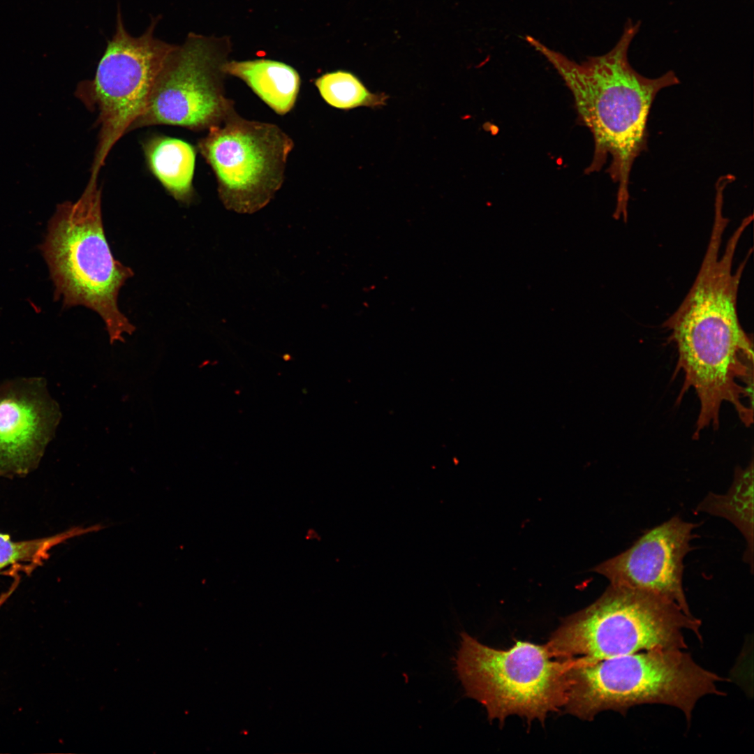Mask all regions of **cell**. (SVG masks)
Masks as SVG:
<instances>
[{
	"label": "cell",
	"mask_w": 754,
	"mask_h": 754,
	"mask_svg": "<svg viewBox=\"0 0 754 754\" xmlns=\"http://www.w3.org/2000/svg\"><path fill=\"white\" fill-rule=\"evenodd\" d=\"M144 152L151 172L166 191L176 200L189 204L193 198V147L182 140L158 135L145 142Z\"/></svg>",
	"instance_id": "13"
},
{
	"label": "cell",
	"mask_w": 754,
	"mask_h": 754,
	"mask_svg": "<svg viewBox=\"0 0 754 754\" xmlns=\"http://www.w3.org/2000/svg\"><path fill=\"white\" fill-rule=\"evenodd\" d=\"M456 670L466 694L503 723L518 715L544 722L564 707L570 660L552 657L545 645L518 641L508 650L491 648L461 633Z\"/></svg>",
	"instance_id": "6"
},
{
	"label": "cell",
	"mask_w": 754,
	"mask_h": 754,
	"mask_svg": "<svg viewBox=\"0 0 754 754\" xmlns=\"http://www.w3.org/2000/svg\"><path fill=\"white\" fill-rule=\"evenodd\" d=\"M640 22L628 19L615 46L600 56L575 62L531 36L526 40L555 68L572 93L579 117L593 134L595 150L589 171L611 156L608 172L618 184L614 217L627 221L633 165L646 150L647 121L658 93L679 83L673 71L656 78L640 75L630 64L628 48Z\"/></svg>",
	"instance_id": "2"
},
{
	"label": "cell",
	"mask_w": 754,
	"mask_h": 754,
	"mask_svg": "<svg viewBox=\"0 0 754 754\" xmlns=\"http://www.w3.org/2000/svg\"><path fill=\"white\" fill-rule=\"evenodd\" d=\"M701 621L655 593L612 584L566 617L545 644L561 660L592 662L655 649H684L683 632L702 640Z\"/></svg>",
	"instance_id": "5"
},
{
	"label": "cell",
	"mask_w": 754,
	"mask_h": 754,
	"mask_svg": "<svg viewBox=\"0 0 754 754\" xmlns=\"http://www.w3.org/2000/svg\"><path fill=\"white\" fill-rule=\"evenodd\" d=\"M101 528L100 525L75 526L53 535L23 540H14L8 534L0 532V575L18 570L29 573L48 559L54 547Z\"/></svg>",
	"instance_id": "15"
},
{
	"label": "cell",
	"mask_w": 754,
	"mask_h": 754,
	"mask_svg": "<svg viewBox=\"0 0 754 754\" xmlns=\"http://www.w3.org/2000/svg\"><path fill=\"white\" fill-rule=\"evenodd\" d=\"M230 50L228 37L189 34L168 59L131 129L167 124L198 131L220 124L235 111L223 87Z\"/></svg>",
	"instance_id": "9"
},
{
	"label": "cell",
	"mask_w": 754,
	"mask_h": 754,
	"mask_svg": "<svg viewBox=\"0 0 754 754\" xmlns=\"http://www.w3.org/2000/svg\"><path fill=\"white\" fill-rule=\"evenodd\" d=\"M697 510L730 521L746 542L744 560L753 569V464L738 467L730 489L725 494L709 492Z\"/></svg>",
	"instance_id": "14"
},
{
	"label": "cell",
	"mask_w": 754,
	"mask_h": 754,
	"mask_svg": "<svg viewBox=\"0 0 754 754\" xmlns=\"http://www.w3.org/2000/svg\"><path fill=\"white\" fill-rule=\"evenodd\" d=\"M565 708L591 720L601 711L626 714L635 706L661 704L680 709L687 721L697 701L722 695L724 680L704 669L681 649H655L592 662L571 660Z\"/></svg>",
	"instance_id": "3"
},
{
	"label": "cell",
	"mask_w": 754,
	"mask_h": 754,
	"mask_svg": "<svg viewBox=\"0 0 754 754\" xmlns=\"http://www.w3.org/2000/svg\"><path fill=\"white\" fill-rule=\"evenodd\" d=\"M315 84L323 98L339 109L379 108L388 98L385 94L371 92L356 75L345 71L325 73L316 80Z\"/></svg>",
	"instance_id": "16"
},
{
	"label": "cell",
	"mask_w": 754,
	"mask_h": 754,
	"mask_svg": "<svg viewBox=\"0 0 754 754\" xmlns=\"http://www.w3.org/2000/svg\"><path fill=\"white\" fill-rule=\"evenodd\" d=\"M41 249L55 297H62L64 306L82 305L96 312L110 344L133 334L135 327L119 310L118 296L134 273L114 258L106 239L97 179H89L75 202L57 207Z\"/></svg>",
	"instance_id": "4"
},
{
	"label": "cell",
	"mask_w": 754,
	"mask_h": 754,
	"mask_svg": "<svg viewBox=\"0 0 754 754\" xmlns=\"http://www.w3.org/2000/svg\"><path fill=\"white\" fill-rule=\"evenodd\" d=\"M45 378L0 384V476L24 477L36 469L61 420Z\"/></svg>",
	"instance_id": "11"
},
{
	"label": "cell",
	"mask_w": 754,
	"mask_h": 754,
	"mask_svg": "<svg viewBox=\"0 0 754 754\" xmlns=\"http://www.w3.org/2000/svg\"><path fill=\"white\" fill-rule=\"evenodd\" d=\"M293 147L276 125L245 119L235 111L198 142L216 175L223 204L246 214L264 207L281 188Z\"/></svg>",
	"instance_id": "8"
},
{
	"label": "cell",
	"mask_w": 754,
	"mask_h": 754,
	"mask_svg": "<svg viewBox=\"0 0 754 754\" xmlns=\"http://www.w3.org/2000/svg\"><path fill=\"white\" fill-rule=\"evenodd\" d=\"M697 524L674 516L645 531L629 548L593 568L610 584L642 590L692 614L683 587V559Z\"/></svg>",
	"instance_id": "10"
},
{
	"label": "cell",
	"mask_w": 754,
	"mask_h": 754,
	"mask_svg": "<svg viewBox=\"0 0 754 754\" xmlns=\"http://www.w3.org/2000/svg\"><path fill=\"white\" fill-rule=\"evenodd\" d=\"M223 70L226 75L244 81L277 114H286L295 103L300 77L286 64L266 59L228 61Z\"/></svg>",
	"instance_id": "12"
},
{
	"label": "cell",
	"mask_w": 754,
	"mask_h": 754,
	"mask_svg": "<svg viewBox=\"0 0 754 754\" xmlns=\"http://www.w3.org/2000/svg\"><path fill=\"white\" fill-rule=\"evenodd\" d=\"M158 18H153L140 36L126 29L121 10L115 32L108 41L94 78L85 84L91 105L98 112V142L91 170L97 179L110 149L142 115L156 81L177 45L154 36Z\"/></svg>",
	"instance_id": "7"
},
{
	"label": "cell",
	"mask_w": 754,
	"mask_h": 754,
	"mask_svg": "<svg viewBox=\"0 0 754 754\" xmlns=\"http://www.w3.org/2000/svg\"><path fill=\"white\" fill-rule=\"evenodd\" d=\"M722 236L710 235L700 270L678 309L665 321L690 387L700 401L695 437L719 425L720 407L732 404L746 426L753 423V344L737 313L740 281L750 257L732 271L739 239L730 237L720 254Z\"/></svg>",
	"instance_id": "1"
}]
</instances>
